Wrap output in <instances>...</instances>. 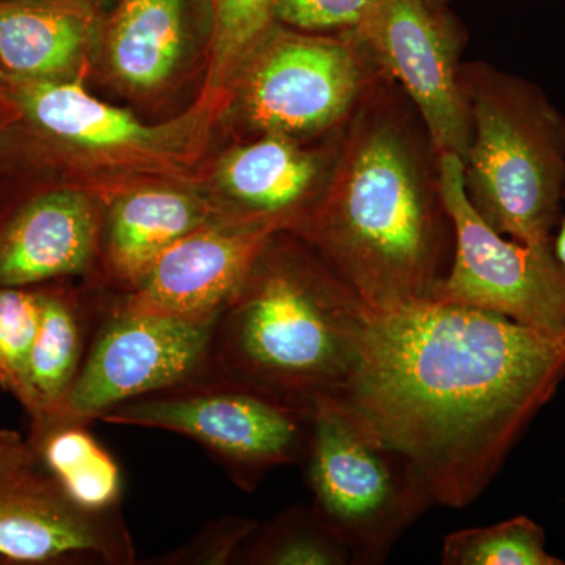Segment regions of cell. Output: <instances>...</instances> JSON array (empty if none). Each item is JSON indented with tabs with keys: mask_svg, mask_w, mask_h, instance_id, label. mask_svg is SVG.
Returning <instances> with one entry per match:
<instances>
[{
	"mask_svg": "<svg viewBox=\"0 0 565 565\" xmlns=\"http://www.w3.org/2000/svg\"><path fill=\"white\" fill-rule=\"evenodd\" d=\"M565 379V333L434 300L371 315L338 394L399 449L435 504L467 508Z\"/></svg>",
	"mask_w": 565,
	"mask_h": 565,
	"instance_id": "1",
	"label": "cell"
},
{
	"mask_svg": "<svg viewBox=\"0 0 565 565\" xmlns=\"http://www.w3.org/2000/svg\"><path fill=\"white\" fill-rule=\"evenodd\" d=\"M286 233L302 236L373 313L430 300L448 273L455 228L440 156L386 74L344 126L318 203Z\"/></svg>",
	"mask_w": 565,
	"mask_h": 565,
	"instance_id": "2",
	"label": "cell"
},
{
	"mask_svg": "<svg viewBox=\"0 0 565 565\" xmlns=\"http://www.w3.org/2000/svg\"><path fill=\"white\" fill-rule=\"evenodd\" d=\"M371 315L316 253L275 233L218 319L212 371L315 405L351 382Z\"/></svg>",
	"mask_w": 565,
	"mask_h": 565,
	"instance_id": "3",
	"label": "cell"
},
{
	"mask_svg": "<svg viewBox=\"0 0 565 565\" xmlns=\"http://www.w3.org/2000/svg\"><path fill=\"white\" fill-rule=\"evenodd\" d=\"M471 139L468 200L493 230L534 247L553 244L565 191V115L534 82L492 63H462Z\"/></svg>",
	"mask_w": 565,
	"mask_h": 565,
	"instance_id": "4",
	"label": "cell"
},
{
	"mask_svg": "<svg viewBox=\"0 0 565 565\" xmlns=\"http://www.w3.org/2000/svg\"><path fill=\"white\" fill-rule=\"evenodd\" d=\"M308 462L313 509L349 550L377 565L435 504L415 465L340 396L315 401Z\"/></svg>",
	"mask_w": 565,
	"mask_h": 565,
	"instance_id": "5",
	"label": "cell"
},
{
	"mask_svg": "<svg viewBox=\"0 0 565 565\" xmlns=\"http://www.w3.org/2000/svg\"><path fill=\"white\" fill-rule=\"evenodd\" d=\"M313 408L211 371L117 405L99 419L192 438L253 489L266 471L305 460Z\"/></svg>",
	"mask_w": 565,
	"mask_h": 565,
	"instance_id": "6",
	"label": "cell"
},
{
	"mask_svg": "<svg viewBox=\"0 0 565 565\" xmlns=\"http://www.w3.org/2000/svg\"><path fill=\"white\" fill-rule=\"evenodd\" d=\"M384 74L352 29L303 35L274 24L237 74L241 115L262 136L340 134Z\"/></svg>",
	"mask_w": 565,
	"mask_h": 565,
	"instance_id": "7",
	"label": "cell"
},
{
	"mask_svg": "<svg viewBox=\"0 0 565 565\" xmlns=\"http://www.w3.org/2000/svg\"><path fill=\"white\" fill-rule=\"evenodd\" d=\"M440 184L455 228V253L430 300L481 308L541 332L565 333V269L553 244L534 247L493 230L468 200L457 156H440Z\"/></svg>",
	"mask_w": 565,
	"mask_h": 565,
	"instance_id": "8",
	"label": "cell"
},
{
	"mask_svg": "<svg viewBox=\"0 0 565 565\" xmlns=\"http://www.w3.org/2000/svg\"><path fill=\"white\" fill-rule=\"evenodd\" d=\"M352 31L414 104L437 154L463 162L471 121L462 88L465 33L459 22L446 7L427 0H370Z\"/></svg>",
	"mask_w": 565,
	"mask_h": 565,
	"instance_id": "9",
	"label": "cell"
},
{
	"mask_svg": "<svg viewBox=\"0 0 565 565\" xmlns=\"http://www.w3.org/2000/svg\"><path fill=\"white\" fill-rule=\"evenodd\" d=\"M217 322L134 313L117 305L85 353L61 412L50 418L88 424L136 397L210 374Z\"/></svg>",
	"mask_w": 565,
	"mask_h": 565,
	"instance_id": "10",
	"label": "cell"
},
{
	"mask_svg": "<svg viewBox=\"0 0 565 565\" xmlns=\"http://www.w3.org/2000/svg\"><path fill=\"white\" fill-rule=\"evenodd\" d=\"M0 556L35 564L73 556L110 564L136 559L117 512L96 514L79 508L31 441L6 429H0Z\"/></svg>",
	"mask_w": 565,
	"mask_h": 565,
	"instance_id": "11",
	"label": "cell"
},
{
	"mask_svg": "<svg viewBox=\"0 0 565 565\" xmlns=\"http://www.w3.org/2000/svg\"><path fill=\"white\" fill-rule=\"evenodd\" d=\"M275 233L222 221L207 223L167 248L118 305L134 313L221 319Z\"/></svg>",
	"mask_w": 565,
	"mask_h": 565,
	"instance_id": "12",
	"label": "cell"
},
{
	"mask_svg": "<svg viewBox=\"0 0 565 565\" xmlns=\"http://www.w3.org/2000/svg\"><path fill=\"white\" fill-rule=\"evenodd\" d=\"M323 162L296 139L263 134L223 159L221 184L237 206L234 225L292 232L326 188Z\"/></svg>",
	"mask_w": 565,
	"mask_h": 565,
	"instance_id": "13",
	"label": "cell"
},
{
	"mask_svg": "<svg viewBox=\"0 0 565 565\" xmlns=\"http://www.w3.org/2000/svg\"><path fill=\"white\" fill-rule=\"evenodd\" d=\"M98 244V218L84 193H43L14 215L0 237V286H31L85 273Z\"/></svg>",
	"mask_w": 565,
	"mask_h": 565,
	"instance_id": "14",
	"label": "cell"
},
{
	"mask_svg": "<svg viewBox=\"0 0 565 565\" xmlns=\"http://www.w3.org/2000/svg\"><path fill=\"white\" fill-rule=\"evenodd\" d=\"M93 28L95 13L84 0H2L0 70L7 79L68 81Z\"/></svg>",
	"mask_w": 565,
	"mask_h": 565,
	"instance_id": "15",
	"label": "cell"
},
{
	"mask_svg": "<svg viewBox=\"0 0 565 565\" xmlns=\"http://www.w3.org/2000/svg\"><path fill=\"white\" fill-rule=\"evenodd\" d=\"M11 103L46 136L96 150L151 147L162 128L137 120L131 111L96 99L74 81H7Z\"/></svg>",
	"mask_w": 565,
	"mask_h": 565,
	"instance_id": "16",
	"label": "cell"
},
{
	"mask_svg": "<svg viewBox=\"0 0 565 565\" xmlns=\"http://www.w3.org/2000/svg\"><path fill=\"white\" fill-rule=\"evenodd\" d=\"M211 221L199 200L178 191L129 193L110 212L106 259L109 273L131 292L167 248Z\"/></svg>",
	"mask_w": 565,
	"mask_h": 565,
	"instance_id": "17",
	"label": "cell"
},
{
	"mask_svg": "<svg viewBox=\"0 0 565 565\" xmlns=\"http://www.w3.org/2000/svg\"><path fill=\"white\" fill-rule=\"evenodd\" d=\"M184 43V0H120L109 32L111 68L132 88H154L172 74Z\"/></svg>",
	"mask_w": 565,
	"mask_h": 565,
	"instance_id": "18",
	"label": "cell"
},
{
	"mask_svg": "<svg viewBox=\"0 0 565 565\" xmlns=\"http://www.w3.org/2000/svg\"><path fill=\"white\" fill-rule=\"evenodd\" d=\"M29 438L41 462L79 508L96 514L117 512L120 467L87 430V424L46 418L32 422Z\"/></svg>",
	"mask_w": 565,
	"mask_h": 565,
	"instance_id": "19",
	"label": "cell"
},
{
	"mask_svg": "<svg viewBox=\"0 0 565 565\" xmlns=\"http://www.w3.org/2000/svg\"><path fill=\"white\" fill-rule=\"evenodd\" d=\"M39 332L29 363L32 422L57 415L85 359V318L62 294L40 291Z\"/></svg>",
	"mask_w": 565,
	"mask_h": 565,
	"instance_id": "20",
	"label": "cell"
},
{
	"mask_svg": "<svg viewBox=\"0 0 565 565\" xmlns=\"http://www.w3.org/2000/svg\"><path fill=\"white\" fill-rule=\"evenodd\" d=\"M234 559L263 565H348L351 553L313 508H291L267 525H256Z\"/></svg>",
	"mask_w": 565,
	"mask_h": 565,
	"instance_id": "21",
	"label": "cell"
},
{
	"mask_svg": "<svg viewBox=\"0 0 565 565\" xmlns=\"http://www.w3.org/2000/svg\"><path fill=\"white\" fill-rule=\"evenodd\" d=\"M444 565H564L546 550L544 527L526 515L446 535Z\"/></svg>",
	"mask_w": 565,
	"mask_h": 565,
	"instance_id": "22",
	"label": "cell"
},
{
	"mask_svg": "<svg viewBox=\"0 0 565 565\" xmlns=\"http://www.w3.org/2000/svg\"><path fill=\"white\" fill-rule=\"evenodd\" d=\"M41 313L40 291L0 286V388L29 404V363Z\"/></svg>",
	"mask_w": 565,
	"mask_h": 565,
	"instance_id": "23",
	"label": "cell"
},
{
	"mask_svg": "<svg viewBox=\"0 0 565 565\" xmlns=\"http://www.w3.org/2000/svg\"><path fill=\"white\" fill-rule=\"evenodd\" d=\"M214 82L237 76L275 24L273 0H212Z\"/></svg>",
	"mask_w": 565,
	"mask_h": 565,
	"instance_id": "24",
	"label": "cell"
},
{
	"mask_svg": "<svg viewBox=\"0 0 565 565\" xmlns=\"http://www.w3.org/2000/svg\"><path fill=\"white\" fill-rule=\"evenodd\" d=\"M370 0H273L275 22L308 32L349 31Z\"/></svg>",
	"mask_w": 565,
	"mask_h": 565,
	"instance_id": "25",
	"label": "cell"
},
{
	"mask_svg": "<svg viewBox=\"0 0 565 565\" xmlns=\"http://www.w3.org/2000/svg\"><path fill=\"white\" fill-rule=\"evenodd\" d=\"M553 250H555L556 258L563 264L565 269V191L563 200V212H561L559 222L553 234Z\"/></svg>",
	"mask_w": 565,
	"mask_h": 565,
	"instance_id": "26",
	"label": "cell"
},
{
	"mask_svg": "<svg viewBox=\"0 0 565 565\" xmlns=\"http://www.w3.org/2000/svg\"><path fill=\"white\" fill-rule=\"evenodd\" d=\"M7 76L6 74H3V71L0 70V90H3V88H6V85H7Z\"/></svg>",
	"mask_w": 565,
	"mask_h": 565,
	"instance_id": "27",
	"label": "cell"
},
{
	"mask_svg": "<svg viewBox=\"0 0 565 565\" xmlns=\"http://www.w3.org/2000/svg\"><path fill=\"white\" fill-rule=\"evenodd\" d=\"M427 2L434 7H445L446 0H427Z\"/></svg>",
	"mask_w": 565,
	"mask_h": 565,
	"instance_id": "28",
	"label": "cell"
},
{
	"mask_svg": "<svg viewBox=\"0 0 565 565\" xmlns=\"http://www.w3.org/2000/svg\"><path fill=\"white\" fill-rule=\"evenodd\" d=\"M0 2H2V0H0Z\"/></svg>",
	"mask_w": 565,
	"mask_h": 565,
	"instance_id": "29",
	"label": "cell"
}]
</instances>
